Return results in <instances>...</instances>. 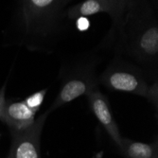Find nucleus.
<instances>
[{
  "instance_id": "11",
  "label": "nucleus",
  "mask_w": 158,
  "mask_h": 158,
  "mask_svg": "<svg viewBox=\"0 0 158 158\" xmlns=\"http://www.w3.org/2000/svg\"><path fill=\"white\" fill-rule=\"evenodd\" d=\"M48 92V89H42V90H39L35 93H32L31 95H30L28 97H27L23 102L26 103V105L31 109L33 112H37L41 105L44 102V99H45V97H46V94Z\"/></svg>"
},
{
  "instance_id": "14",
  "label": "nucleus",
  "mask_w": 158,
  "mask_h": 158,
  "mask_svg": "<svg viewBox=\"0 0 158 158\" xmlns=\"http://www.w3.org/2000/svg\"><path fill=\"white\" fill-rule=\"evenodd\" d=\"M72 0H59V3H60V6L63 8V9H64V7L69 3V2H71Z\"/></svg>"
},
{
  "instance_id": "13",
  "label": "nucleus",
  "mask_w": 158,
  "mask_h": 158,
  "mask_svg": "<svg viewBox=\"0 0 158 158\" xmlns=\"http://www.w3.org/2000/svg\"><path fill=\"white\" fill-rule=\"evenodd\" d=\"M5 90H6V85H3V87L0 89V114L3 109V106L6 102L5 99Z\"/></svg>"
},
{
  "instance_id": "16",
  "label": "nucleus",
  "mask_w": 158,
  "mask_h": 158,
  "mask_svg": "<svg viewBox=\"0 0 158 158\" xmlns=\"http://www.w3.org/2000/svg\"><path fill=\"white\" fill-rule=\"evenodd\" d=\"M7 158H8V157H7Z\"/></svg>"
},
{
  "instance_id": "3",
  "label": "nucleus",
  "mask_w": 158,
  "mask_h": 158,
  "mask_svg": "<svg viewBox=\"0 0 158 158\" xmlns=\"http://www.w3.org/2000/svg\"><path fill=\"white\" fill-rule=\"evenodd\" d=\"M99 81L112 91L146 97L149 85L139 68L120 58L114 60Z\"/></svg>"
},
{
  "instance_id": "9",
  "label": "nucleus",
  "mask_w": 158,
  "mask_h": 158,
  "mask_svg": "<svg viewBox=\"0 0 158 158\" xmlns=\"http://www.w3.org/2000/svg\"><path fill=\"white\" fill-rule=\"evenodd\" d=\"M102 12L108 14V9L102 0H84V1L69 8L65 14L68 19L75 20Z\"/></svg>"
},
{
  "instance_id": "12",
  "label": "nucleus",
  "mask_w": 158,
  "mask_h": 158,
  "mask_svg": "<svg viewBox=\"0 0 158 158\" xmlns=\"http://www.w3.org/2000/svg\"><path fill=\"white\" fill-rule=\"evenodd\" d=\"M150 102L155 106V108L157 109V102H158V87H157V81L154 82L153 85L149 86L148 91H147V95L146 97Z\"/></svg>"
},
{
  "instance_id": "5",
  "label": "nucleus",
  "mask_w": 158,
  "mask_h": 158,
  "mask_svg": "<svg viewBox=\"0 0 158 158\" xmlns=\"http://www.w3.org/2000/svg\"><path fill=\"white\" fill-rule=\"evenodd\" d=\"M96 88H98V80L90 70H84L82 73L70 77L62 85L48 113L73 102L74 99L82 95H86L89 91Z\"/></svg>"
},
{
  "instance_id": "8",
  "label": "nucleus",
  "mask_w": 158,
  "mask_h": 158,
  "mask_svg": "<svg viewBox=\"0 0 158 158\" xmlns=\"http://www.w3.org/2000/svg\"><path fill=\"white\" fill-rule=\"evenodd\" d=\"M126 158H158V142L143 143L122 137L118 147Z\"/></svg>"
},
{
  "instance_id": "15",
  "label": "nucleus",
  "mask_w": 158,
  "mask_h": 158,
  "mask_svg": "<svg viewBox=\"0 0 158 158\" xmlns=\"http://www.w3.org/2000/svg\"><path fill=\"white\" fill-rule=\"evenodd\" d=\"M124 1H125V4L127 5V4H128L129 2H130V1H132V0H124Z\"/></svg>"
},
{
  "instance_id": "6",
  "label": "nucleus",
  "mask_w": 158,
  "mask_h": 158,
  "mask_svg": "<svg viewBox=\"0 0 158 158\" xmlns=\"http://www.w3.org/2000/svg\"><path fill=\"white\" fill-rule=\"evenodd\" d=\"M90 108L98 122L103 126L105 131L111 136L113 141L119 147L122 136L120 135L118 123L114 118L107 97L98 88L89 91L87 94Z\"/></svg>"
},
{
  "instance_id": "2",
  "label": "nucleus",
  "mask_w": 158,
  "mask_h": 158,
  "mask_svg": "<svg viewBox=\"0 0 158 158\" xmlns=\"http://www.w3.org/2000/svg\"><path fill=\"white\" fill-rule=\"evenodd\" d=\"M64 10L59 0H19L21 41L31 49H48L62 33Z\"/></svg>"
},
{
  "instance_id": "1",
  "label": "nucleus",
  "mask_w": 158,
  "mask_h": 158,
  "mask_svg": "<svg viewBox=\"0 0 158 158\" xmlns=\"http://www.w3.org/2000/svg\"><path fill=\"white\" fill-rule=\"evenodd\" d=\"M117 49L138 62L156 64L158 61V25L146 0H132L126 5L116 36Z\"/></svg>"
},
{
  "instance_id": "10",
  "label": "nucleus",
  "mask_w": 158,
  "mask_h": 158,
  "mask_svg": "<svg viewBox=\"0 0 158 158\" xmlns=\"http://www.w3.org/2000/svg\"><path fill=\"white\" fill-rule=\"evenodd\" d=\"M102 1L108 9V14L113 22L109 37L114 39L116 36L118 26L122 20L126 4L124 0H102Z\"/></svg>"
},
{
  "instance_id": "7",
  "label": "nucleus",
  "mask_w": 158,
  "mask_h": 158,
  "mask_svg": "<svg viewBox=\"0 0 158 158\" xmlns=\"http://www.w3.org/2000/svg\"><path fill=\"white\" fill-rule=\"evenodd\" d=\"M35 114L24 102H6L0 114V119L5 122L11 131H22L31 127L35 121Z\"/></svg>"
},
{
  "instance_id": "4",
  "label": "nucleus",
  "mask_w": 158,
  "mask_h": 158,
  "mask_svg": "<svg viewBox=\"0 0 158 158\" xmlns=\"http://www.w3.org/2000/svg\"><path fill=\"white\" fill-rule=\"evenodd\" d=\"M48 112L42 114L25 130L11 131V144L8 158H41L40 142Z\"/></svg>"
}]
</instances>
